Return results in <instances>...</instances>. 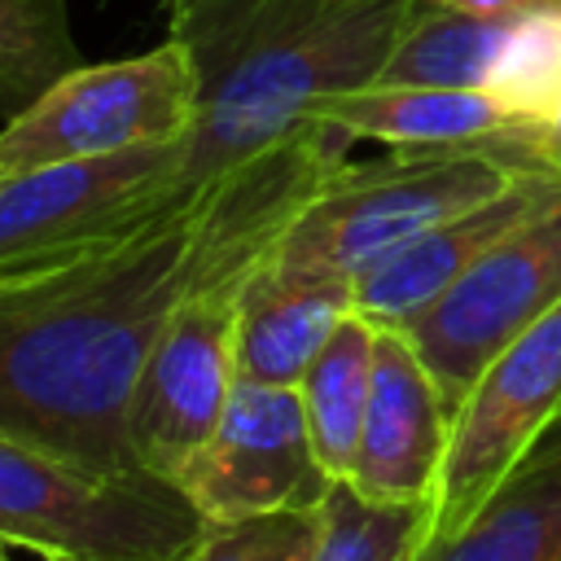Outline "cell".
Wrapping results in <instances>:
<instances>
[{
	"label": "cell",
	"mask_w": 561,
	"mask_h": 561,
	"mask_svg": "<svg viewBox=\"0 0 561 561\" xmlns=\"http://www.w3.org/2000/svg\"><path fill=\"white\" fill-rule=\"evenodd\" d=\"M197 79L175 39L118 61L75 66L31 110L0 123V175L184 140Z\"/></svg>",
	"instance_id": "5b68a950"
},
{
	"label": "cell",
	"mask_w": 561,
	"mask_h": 561,
	"mask_svg": "<svg viewBox=\"0 0 561 561\" xmlns=\"http://www.w3.org/2000/svg\"><path fill=\"white\" fill-rule=\"evenodd\" d=\"M557 451H561V421H557V425H552V430L539 438V447H535L526 460H539V456H557Z\"/></svg>",
	"instance_id": "603a6c76"
},
{
	"label": "cell",
	"mask_w": 561,
	"mask_h": 561,
	"mask_svg": "<svg viewBox=\"0 0 561 561\" xmlns=\"http://www.w3.org/2000/svg\"><path fill=\"white\" fill-rule=\"evenodd\" d=\"M517 18H469L438 4H416L377 83L491 88Z\"/></svg>",
	"instance_id": "e0dca14e"
},
{
	"label": "cell",
	"mask_w": 561,
	"mask_h": 561,
	"mask_svg": "<svg viewBox=\"0 0 561 561\" xmlns=\"http://www.w3.org/2000/svg\"><path fill=\"white\" fill-rule=\"evenodd\" d=\"M206 535L184 491L145 469H92L0 430V539L48 561H188Z\"/></svg>",
	"instance_id": "277c9868"
},
{
	"label": "cell",
	"mask_w": 561,
	"mask_h": 561,
	"mask_svg": "<svg viewBox=\"0 0 561 561\" xmlns=\"http://www.w3.org/2000/svg\"><path fill=\"white\" fill-rule=\"evenodd\" d=\"M421 0H167L197 79L180 193L302 131L311 105L381 79Z\"/></svg>",
	"instance_id": "7a4b0ae2"
},
{
	"label": "cell",
	"mask_w": 561,
	"mask_h": 561,
	"mask_svg": "<svg viewBox=\"0 0 561 561\" xmlns=\"http://www.w3.org/2000/svg\"><path fill=\"white\" fill-rule=\"evenodd\" d=\"M377 324V320H373ZM451 443V412L421 351L399 324H377L373 390L351 486L386 504H434Z\"/></svg>",
	"instance_id": "8fae6325"
},
{
	"label": "cell",
	"mask_w": 561,
	"mask_h": 561,
	"mask_svg": "<svg viewBox=\"0 0 561 561\" xmlns=\"http://www.w3.org/2000/svg\"><path fill=\"white\" fill-rule=\"evenodd\" d=\"M180 162L184 140H167L0 175V276L83 254L153 219L184 197Z\"/></svg>",
	"instance_id": "8992f818"
},
{
	"label": "cell",
	"mask_w": 561,
	"mask_h": 561,
	"mask_svg": "<svg viewBox=\"0 0 561 561\" xmlns=\"http://www.w3.org/2000/svg\"><path fill=\"white\" fill-rule=\"evenodd\" d=\"M175 486L206 526L320 508L333 478L311 447L298 386L237 377L215 434L175 473Z\"/></svg>",
	"instance_id": "30bf717a"
},
{
	"label": "cell",
	"mask_w": 561,
	"mask_h": 561,
	"mask_svg": "<svg viewBox=\"0 0 561 561\" xmlns=\"http://www.w3.org/2000/svg\"><path fill=\"white\" fill-rule=\"evenodd\" d=\"M355 311V285L337 276H298L263 259L237 302V377L298 386L307 364Z\"/></svg>",
	"instance_id": "4fadbf2b"
},
{
	"label": "cell",
	"mask_w": 561,
	"mask_h": 561,
	"mask_svg": "<svg viewBox=\"0 0 561 561\" xmlns=\"http://www.w3.org/2000/svg\"><path fill=\"white\" fill-rule=\"evenodd\" d=\"M351 145L307 123L131 232L0 276V430L92 469H140L127 403L162 329L210 276L263 263Z\"/></svg>",
	"instance_id": "6da1fadb"
},
{
	"label": "cell",
	"mask_w": 561,
	"mask_h": 561,
	"mask_svg": "<svg viewBox=\"0 0 561 561\" xmlns=\"http://www.w3.org/2000/svg\"><path fill=\"white\" fill-rule=\"evenodd\" d=\"M416 561H561V451L522 460L482 508Z\"/></svg>",
	"instance_id": "9a60e30c"
},
{
	"label": "cell",
	"mask_w": 561,
	"mask_h": 561,
	"mask_svg": "<svg viewBox=\"0 0 561 561\" xmlns=\"http://www.w3.org/2000/svg\"><path fill=\"white\" fill-rule=\"evenodd\" d=\"M561 307V202L495 241L443 298L399 329L434 373L447 412L465 403L482 368L535 320Z\"/></svg>",
	"instance_id": "52a82bcc"
},
{
	"label": "cell",
	"mask_w": 561,
	"mask_h": 561,
	"mask_svg": "<svg viewBox=\"0 0 561 561\" xmlns=\"http://www.w3.org/2000/svg\"><path fill=\"white\" fill-rule=\"evenodd\" d=\"M307 118L329 123L351 140H381L386 149L473 145L508 127L539 123L482 88H434V83H368L355 92H333L316 101Z\"/></svg>",
	"instance_id": "5bb4252c"
},
{
	"label": "cell",
	"mask_w": 561,
	"mask_h": 561,
	"mask_svg": "<svg viewBox=\"0 0 561 561\" xmlns=\"http://www.w3.org/2000/svg\"><path fill=\"white\" fill-rule=\"evenodd\" d=\"M535 167L561 175V101L552 105L548 118L535 123Z\"/></svg>",
	"instance_id": "7402d4cb"
},
{
	"label": "cell",
	"mask_w": 561,
	"mask_h": 561,
	"mask_svg": "<svg viewBox=\"0 0 561 561\" xmlns=\"http://www.w3.org/2000/svg\"><path fill=\"white\" fill-rule=\"evenodd\" d=\"M254 267L197 285L149 351L127 403V447L145 473L175 482L215 434L237 386V302Z\"/></svg>",
	"instance_id": "9c48e42d"
},
{
	"label": "cell",
	"mask_w": 561,
	"mask_h": 561,
	"mask_svg": "<svg viewBox=\"0 0 561 561\" xmlns=\"http://www.w3.org/2000/svg\"><path fill=\"white\" fill-rule=\"evenodd\" d=\"M430 539V504H386L337 478L320 504L311 561H416Z\"/></svg>",
	"instance_id": "d6986e66"
},
{
	"label": "cell",
	"mask_w": 561,
	"mask_h": 561,
	"mask_svg": "<svg viewBox=\"0 0 561 561\" xmlns=\"http://www.w3.org/2000/svg\"><path fill=\"white\" fill-rule=\"evenodd\" d=\"M561 202V175L552 171H526L504 193L460 210L447 224H434L416 241L399 245L381 263L355 276V311L377 324H403L416 311H425L434 298H443L495 241H504L513 228L535 219L539 210Z\"/></svg>",
	"instance_id": "7c38bea8"
},
{
	"label": "cell",
	"mask_w": 561,
	"mask_h": 561,
	"mask_svg": "<svg viewBox=\"0 0 561 561\" xmlns=\"http://www.w3.org/2000/svg\"><path fill=\"white\" fill-rule=\"evenodd\" d=\"M513 131L473 145H416L386 149L373 162H342L289 219L267 254L280 272L351 280L416 241L434 224L504 193L513 171Z\"/></svg>",
	"instance_id": "3957f363"
},
{
	"label": "cell",
	"mask_w": 561,
	"mask_h": 561,
	"mask_svg": "<svg viewBox=\"0 0 561 561\" xmlns=\"http://www.w3.org/2000/svg\"><path fill=\"white\" fill-rule=\"evenodd\" d=\"M316 535H320V508L219 522L206 526L188 561H311Z\"/></svg>",
	"instance_id": "ffe728a7"
},
{
	"label": "cell",
	"mask_w": 561,
	"mask_h": 561,
	"mask_svg": "<svg viewBox=\"0 0 561 561\" xmlns=\"http://www.w3.org/2000/svg\"><path fill=\"white\" fill-rule=\"evenodd\" d=\"M451 13L469 18H535V13H561V0H425Z\"/></svg>",
	"instance_id": "44dd1931"
},
{
	"label": "cell",
	"mask_w": 561,
	"mask_h": 561,
	"mask_svg": "<svg viewBox=\"0 0 561 561\" xmlns=\"http://www.w3.org/2000/svg\"><path fill=\"white\" fill-rule=\"evenodd\" d=\"M561 421V307L513 337L469 386L430 504V539L456 535Z\"/></svg>",
	"instance_id": "ba28073f"
},
{
	"label": "cell",
	"mask_w": 561,
	"mask_h": 561,
	"mask_svg": "<svg viewBox=\"0 0 561 561\" xmlns=\"http://www.w3.org/2000/svg\"><path fill=\"white\" fill-rule=\"evenodd\" d=\"M373 342H377V324L351 311L298 381L311 447L333 482L351 478V465L359 451V430H364L368 390H373Z\"/></svg>",
	"instance_id": "2e32d148"
},
{
	"label": "cell",
	"mask_w": 561,
	"mask_h": 561,
	"mask_svg": "<svg viewBox=\"0 0 561 561\" xmlns=\"http://www.w3.org/2000/svg\"><path fill=\"white\" fill-rule=\"evenodd\" d=\"M79 66L70 0H0V123Z\"/></svg>",
	"instance_id": "ac0fdd59"
}]
</instances>
